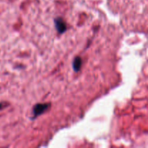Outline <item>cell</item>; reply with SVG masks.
Returning <instances> with one entry per match:
<instances>
[{
	"instance_id": "obj_1",
	"label": "cell",
	"mask_w": 148,
	"mask_h": 148,
	"mask_svg": "<svg viewBox=\"0 0 148 148\" xmlns=\"http://www.w3.org/2000/svg\"><path fill=\"white\" fill-rule=\"evenodd\" d=\"M50 106L49 103H38L33 107V114L34 115V118L41 115L43 113H44Z\"/></svg>"
},
{
	"instance_id": "obj_2",
	"label": "cell",
	"mask_w": 148,
	"mask_h": 148,
	"mask_svg": "<svg viewBox=\"0 0 148 148\" xmlns=\"http://www.w3.org/2000/svg\"><path fill=\"white\" fill-rule=\"evenodd\" d=\"M55 26H56V30H58L59 33H63L66 30V25L65 22L62 20L61 17H58L54 20Z\"/></svg>"
},
{
	"instance_id": "obj_3",
	"label": "cell",
	"mask_w": 148,
	"mask_h": 148,
	"mask_svg": "<svg viewBox=\"0 0 148 148\" xmlns=\"http://www.w3.org/2000/svg\"><path fill=\"white\" fill-rule=\"evenodd\" d=\"M82 66V59L79 56H76L73 61V69L75 72H79Z\"/></svg>"
}]
</instances>
